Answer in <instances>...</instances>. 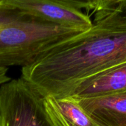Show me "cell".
<instances>
[{
  "mask_svg": "<svg viewBox=\"0 0 126 126\" xmlns=\"http://www.w3.org/2000/svg\"><path fill=\"white\" fill-rule=\"evenodd\" d=\"M125 61L126 30L93 25L21 68L20 78L44 97H65L80 80Z\"/></svg>",
  "mask_w": 126,
  "mask_h": 126,
  "instance_id": "1",
  "label": "cell"
},
{
  "mask_svg": "<svg viewBox=\"0 0 126 126\" xmlns=\"http://www.w3.org/2000/svg\"><path fill=\"white\" fill-rule=\"evenodd\" d=\"M86 31L57 25L0 1V68L26 67Z\"/></svg>",
  "mask_w": 126,
  "mask_h": 126,
  "instance_id": "2",
  "label": "cell"
},
{
  "mask_svg": "<svg viewBox=\"0 0 126 126\" xmlns=\"http://www.w3.org/2000/svg\"><path fill=\"white\" fill-rule=\"evenodd\" d=\"M0 126H58L44 97L21 78L0 86Z\"/></svg>",
  "mask_w": 126,
  "mask_h": 126,
  "instance_id": "3",
  "label": "cell"
},
{
  "mask_svg": "<svg viewBox=\"0 0 126 126\" xmlns=\"http://www.w3.org/2000/svg\"><path fill=\"white\" fill-rule=\"evenodd\" d=\"M27 12L52 24L87 31L93 27L90 17L68 0H7Z\"/></svg>",
  "mask_w": 126,
  "mask_h": 126,
  "instance_id": "4",
  "label": "cell"
},
{
  "mask_svg": "<svg viewBox=\"0 0 126 126\" xmlns=\"http://www.w3.org/2000/svg\"><path fill=\"white\" fill-rule=\"evenodd\" d=\"M126 91V61L78 82L66 97L76 100Z\"/></svg>",
  "mask_w": 126,
  "mask_h": 126,
  "instance_id": "5",
  "label": "cell"
},
{
  "mask_svg": "<svg viewBox=\"0 0 126 126\" xmlns=\"http://www.w3.org/2000/svg\"><path fill=\"white\" fill-rule=\"evenodd\" d=\"M76 101L97 126H126V91Z\"/></svg>",
  "mask_w": 126,
  "mask_h": 126,
  "instance_id": "6",
  "label": "cell"
},
{
  "mask_svg": "<svg viewBox=\"0 0 126 126\" xmlns=\"http://www.w3.org/2000/svg\"><path fill=\"white\" fill-rule=\"evenodd\" d=\"M44 103L58 126H97L70 97H44Z\"/></svg>",
  "mask_w": 126,
  "mask_h": 126,
  "instance_id": "7",
  "label": "cell"
},
{
  "mask_svg": "<svg viewBox=\"0 0 126 126\" xmlns=\"http://www.w3.org/2000/svg\"><path fill=\"white\" fill-rule=\"evenodd\" d=\"M93 25L105 29L126 30V0L94 1Z\"/></svg>",
  "mask_w": 126,
  "mask_h": 126,
  "instance_id": "8",
  "label": "cell"
},
{
  "mask_svg": "<svg viewBox=\"0 0 126 126\" xmlns=\"http://www.w3.org/2000/svg\"><path fill=\"white\" fill-rule=\"evenodd\" d=\"M7 68H0V85L6 83L12 79L7 75Z\"/></svg>",
  "mask_w": 126,
  "mask_h": 126,
  "instance_id": "9",
  "label": "cell"
}]
</instances>
